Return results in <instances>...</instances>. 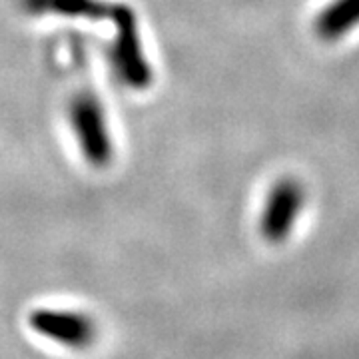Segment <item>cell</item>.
Returning a JSON list of instances; mask_svg holds the SVG:
<instances>
[{"instance_id": "6da1fadb", "label": "cell", "mask_w": 359, "mask_h": 359, "mask_svg": "<svg viewBox=\"0 0 359 359\" xmlns=\"http://www.w3.org/2000/svg\"><path fill=\"white\" fill-rule=\"evenodd\" d=\"M66 120L84 162L96 170L110 166L114 160V142L98 94L90 88L72 92L66 102Z\"/></svg>"}, {"instance_id": "7a4b0ae2", "label": "cell", "mask_w": 359, "mask_h": 359, "mask_svg": "<svg viewBox=\"0 0 359 359\" xmlns=\"http://www.w3.org/2000/svg\"><path fill=\"white\" fill-rule=\"evenodd\" d=\"M110 20L116 25V39L110 52L116 74L130 88H148L152 84L154 72L144 54L136 14L126 4H114Z\"/></svg>"}, {"instance_id": "3957f363", "label": "cell", "mask_w": 359, "mask_h": 359, "mask_svg": "<svg viewBox=\"0 0 359 359\" xmlns=\"http://www.w3.org/2000/svg\"><path fill=\"white\" fill-rule=\"evenodd\" d=\"M306 204V190L302 182L294 178L280 180L269 192L262 218L259 231L269 244H282L292 233L295 222Z\"/></svg>"}, {"instance_id": "277c9868", "label": "cell", "mask_w": 359, "mask_h": 359, "mask_svg": "<svg viewBox=\"0 0 359 359\" xmlns=\"http://www.w3.org/2000/svg\"><path fill=\"white\" fill-rule=\"evenodd\" d=\"M30 327L36 334L68 347H86L96 335L88 316L70 309H36L30 313Z\"/></svg>"}, {"instance_id": "5b68a950", "label": "cell", "mask_w": 359, "mask_h": 359, "mask_svg": "<svg viewBox=\"0 0 359 359\" xmlns=\"http://www.w3.org/2000/svg\"><path fill=\"white\" fill-rule=\"evenodd\" d=\"M22 8L30 14H56L66 18H110L114 4L100 0H20Z\"/></svg>"}, {"instance_id": "8992f818", "label": "cell", "mask_w": 359, "mask_h": 359, "mask_svg": "<svg viewBox=\"0 0 359 359\" xmlns=\"http://www.w3.org/2000/svg\"><path fill=\"white\" fill-rule=\"evenodd\" d=\"M359 25V0H334L325 6L316 20V30L323 40H337L346 36Z\"/></svg>"}]
</instances>
